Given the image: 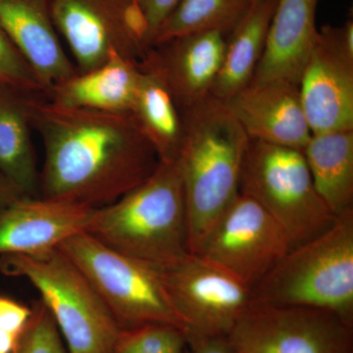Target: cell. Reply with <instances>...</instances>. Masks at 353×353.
<instances>
[{
	"mask_svg": "<svg viewBox=\"0 0 353 353\" xmlns=\"http://www.w3.org/2000/svg\"><path fill=\"white\" fill-rule=\"evenodd\" d=\"M311 134L353 130V21L318 31L299 80Z\"/></svg>",
	"mask_w": 353,
	"mask_h": 353,
	"instance_id": "12",
	"label": "cell"
},
{
	"mask_svg": "<svg viewBox=\"0 0 353 353\" xmlns=\"http://www.w3.org/2000/svg\"><path fill=\"white\" fill-rule=\"evenodd\" d=\"M123 254L162 267L190 252L178 163L159 161L152 175L118 201L94 208L85 230Z\"/></svg>",
	"mask_w": 353,
	"mask_h": 353,
	"instance_id": "3",
	"label": "cell"
},
{
	"mask_svg": "<svg viewBox=\"0 0 353 353\" xmlns=\"http://www.w3.org/2000/svg\"><path fill=\"white\" fill-rule=\"evenodd\" d=\"M0 26L36 71L50 94L51 88L76 75L50 14V0H0Z\"/></svg>",
	"mask_w": 353,
	"mask_h": 353,
	"instance_id": "16",
	"label": "cell"
},
{
	"mask_svg": "<svg viewBox=\"0 0 353 353\" xmlns=\"http://www.w3.org/2000/svg\"><path fill=\"white\" fill-rule=\"evenodd\" d=\"M132 114L159 161H176L183 141L180 110L168 90L143 71Z\"/></svg>",
	"mask_w": 353,
	"mask_h": 353,
	"instance_id": "22",
	"label": "cell"
},
{
	"mask_svg": "<svg viewBox=\"0 0 353 353\" xmlns=\"http://www.w3.org/2000/svg\"><path fill=\"white\" fill-rule=\"evenodd\" d=\"M94 208L61 199L25 196L0 212V255L43 254L85 232Z\"/></svg>",
	"mask_w": 353,
	"mask_h": 353,
	"instance_id": "14",
	"label": "cell"
},
{
	"mask_svg": "<svg viewBox=\"0 0 353 353\" xmlns=\"http://www.w3.org/2000/svg\"><path fill=\"white\" fill-rule=\"evenodd\" d=\"M192 341V352L190 353H236L230 345L226 336H194Z\"/></svg>",
	"mask_w": 353,
	"mask_h": 353,
	"instance_id": "29",
	"label": "cell"
},
{
	"mask_svg": "<svg viewBox=\"0 0 353 353\" xmlns=\"http://www.w3.org/2000/svg\"><path fill=\"white\" fill-rule=\"evenodd\" d=\"M276 0H253L227 36L224 58L211 95L226 101L252 83L266 44Z\"/></svg>",
	"mask_w": 353,
	"mask_h": 353,
	"instance_id": "19",
	"label": "cell"
},
{
	"mask_svg": "<svg viewBox=\"0 0 353 353\" xmlns=\"http://www.w3.org/2000/svg\"><path fill=\"white\" fill-rule=\"evenodd\" d=\"M250 304L324 309L353 315V209L328 230L292 248L252 289Z\"/></svg>",
	"mask_w": 353,
	"mask_h": 353,
	"instance_id": "4",
	"label": "cell"
},
{
	"mask_svg": "<svg viewBox=\"0 0 353 353\" xmlns=\"http://www.w3.org/2000/svg\"><path fill=\"white\" fill-rule=\"evenodd\" d=\"M141 71L138 63L113 55L101 66L78 73L51 88L48 99L69 108L132 112Z\"/></svg>",
	"mask_w": 353,
	"mask_h": 353,
	"instance_id": "18",
	"label": "cell"
},
{
	"mask_svg": "<svg viewBox=\"0 0 353 353\" xmlns=\"http://www.w3.org/2000/svg\"><path fill=\"white\" fill-rule=\"evenodd\" d=\"M134 2L148 24L152 46L158 30L176 6L179 0H134Z\"/></svg>",
	"mask_w": 353,
	"mask_h": 353,
	"instance_id": "28",
	"label": "cell"
},
{
	"mask_svg": "<svg viewBox=\"0 0 353 353\" xmlns=\"http://www.w3.org/2000/svg\"><path fill=\"white\" fill-rule=\"evenodd\" d=\"M318 194L336 216L353 209V130L312 134L303 150Z\"/></svg>",
	"mask_w": 353,
	"mask_h": 353,
	"instance_id": "21",
	"label": "cell"
},
{
	"mask_svg": "<svg viewBox=\"0 0 353 353\" xmlns=\"http://www.w3.org/2000/svg\"><path fill=\"white\" fill-rule=\"evenodd\" d=\"M227 34L208 32L153 44L138 65L170 92L179 110L211 95L219 73Z\"/></svg>",
	"mask_w": 353,
	"mask_h": 353,
	"instance_id": "13",
	"label": "cell"
},
{
	"mask_svg": "<svg viewBox=\"0 0 353 353\" xmlns=\"http://www.w3.org/2000/svg\"><path fill=\"white\" fill-rule=\"evenodd\" d=\"M226 338L236 353H348L350 323L324 309L250 304Z\"/></svg>",
	"mask_w": 353,
	"mask_h": 353,
	"instance_id": "10",
	"label": "cell"
},
{
	"mask_svg": "<svg viewBox=\"0 0 353 353\" xmlns=\"http://www.w3.org/2000/svg\"><path fill=\"white\" fill-rule=\"evenodd\" d=\"M224 103L250 139L303 150L312 134L299 85L250 83Z\"/></svg>",
	"mask_w": 353,
	"mask_h": 353,
	"instance_id": "15",
	"label": "cell"
},
{
	"mask_svg": "<svg viewBox=\"0 0 353 353\" xmlns=\"http://www.w3.org/2000/svg\"><path fill=\"white\" fill-rule=\"evenodd\" d=\"M320 0H276L264 52L252 83L285 82L299 85L318 34Z\"/></svg>",
	"mask_w": 353,
	"mask_h": 353,
	"instance_id": "17",
	"label": "cell"
},
{
	"mask_svg": "<svg viewBox=\"0 0 353 353\" xmlns=\"http://www.w3.org/2000/svg\"><path fill=\"white\" fill-rule=\"evenodd\" d=\"M19 336L0 330V353H13Z\"/></svg>",
	"mask_w": 353,
	"mask_h": 353,
	"instance_id": "31",
	"label": "cell"
},
{
	"mask_svg": "<svg viewBox=\"0 0 353 353\" xmlns=\"http://www.w3.org/2000/svg\"><path fill=\"white\" fill-rule=\"evenodd\" d=\"M183 141L176 163L187 211L189 250L196 253L221 215L240 194L246 132L212 95L181 109Z\"/></svg>",
	"mask_w": 353,
	"mask_h": 353,
	"instance_id": "2",
	"label": "cell"
},
{
	"mask_svg": "<svg viewBox=\"0 0 353 353\" xmlns=\"http://www.w3.org/2000/svg\"><path fill=\"white\" fill-rule=\"evenodd\" d=\"M25 196H29L17 183L0 171V212Z\"/></svg>",
	"mask_w": 353,
	"mask_h": 353,
	"instance_id": "30",
	"label": "cell"
},
{
	"mask_svg": "<svg viewBox=\"0 0 353 353\" xmlns=\"http://www.w3.org/2000/svg\"><path fill=\"white\" fill-rule=\"evenodd\" d=\"M37 94L0 83V171L29 196H36L39 185L30 113Z\"/></svg>",
	"mask_w": 353,
	"mask_h": 353,
	"instance_id": "20",
	"label": "cell"
},
{
	"mask_svg": "<svg viewBox=\"0 0 353 353\" xmlns=\"http://www.w3.org/2000/svg\"><path fill=\"white\" fill-rule=\"evenodd\" d=\"M32 309L10 297L0 296V330L20 336L32 316Z\"/></svg>",
	"mask_w": 353,
	"mask_h": 353,
	"instance_id": "27",
	"label": "cell"
},
{
	"mask_svg": "<svg viewBox=\"0 0 353 353\" xmlns=\"http://www.w3.org/2000/svg\"><path fill=\"white\" fill-rule=\"evenodd\" d=\"M13 353H67L52 316L43 303H36Z\"/></svg>",
	"mask_w": 353,
	"mask_h": 353,
	"instance_id": "24",
	"label": "cell"
},
{
	"mask_svg": "<svg viewBox=\"0 0 353 353\" xmlns=\"http://www.w3.org/2000/svg\"><path fill=\"white\" fill-rule=\"evenodd\" d=\"M0 83L44 94L46 88L19 48L0 26Z\"/></svg>",
	"mask_w": 353,
	"mask_h": 353,
	"instance_id": "25",
	"label": "cell"
},
{
	"mask_svg": "<svg viewBox=\"0 0 353 353\" xmlns=\"http://www.w3.org/2000/svg\"><path fill=\"white\" fill-rule=\"evenodd\" d=\"M97 290L123 330L150 324L187 329L157 269L104 245L87 232L58 246Z\"/></svg>",
	"mask_w": 353,
	"mask_h": 353,
	"instance_id": "7",
	"label": "cell"
},
{
	"mask_svg": "<svg viewBox=\"0 0 353 353\" xmlns=\"http://www.w3.org/2000/svg\"><path fill=\"white\" fill-rule=\"evenodd\" d=\"M240 194L259 202L283 228L292 248L324 233L339 217L318 194L303 150L288 146L250 139Z\"/></svg>",
	"mask_w": 353,
	"mask_h": 353,
	"instance_id": "6",
	"label": "cell"
},
{
	"mask_svg": "<svg viewBox=\"0 0 353 353\" xmlns=\"http://www.w3.org/2000/svg\"><path fill=\"white\" fill-rule=\"evenodd\" d=\"M120 339L141 353H183L187 341L180 329L163 324L123 330Z\"/></svg>",
	"mask_w": 353,
	"mask_h": 353,
	"instance_id": "26",
	"label": "cell"
},
{
	"mask_svg": "<svg viewBox=\"0 0 353 353\" xmlns=\"http://www.w3.org/2000/svg\"><path fill=\"white\" fill-rule=\"evenodd\" d=\"M50 14L78 73L115 54L139 63L150 48L148 24L134 0H50Z\"/></svg>",
	"mask_w": 353,
	"mask_h": 353,
	"instance_id": "8",
	"label": "cell"
},
{
	"mask_svg": "<svg viewBox=\"0 0 353 353\" xmlns=\"http://www.w3.org/2000/svg\"><path fill=\"white\" fill-rule=\"evenodd\" d=\"M114 353H141L137 350L136 348L131 347V345H128V343H124L119 338V341H118L117 345H116L115 350H114Z\"/></svg>",
	"mask_w": 353,
	"mask_h": 353,
	"instance_id": "32",
	"label": "cell"
},
{
	"mask_svg": "<svg viewBox=\"0 0 353 353\" xmlns=\"http://www.w3.org/2000/svg\"><path fill=\"white\" fill-rule=\"evenodd\" d=\"M188 339L226 336L239 316L250 305L252 290L199 255L155 267Z\"/></svg>",
	"mask_w": 353,
	"mask_h": 353,
	"instance_id": "11",
	"label": "cell"
},
{
	"mask_svg": "<svg viewBox=\"0 0 353 353\" xmlns=\"http://www.w3.org/2000/svg\"><path fill=\"white\" fill-rule=\"evenodd\" d=\"M245 0H179L158 30L152 44L208 32L229 34L245 15Z\"/></svg>",
	"mask_w": 353,
	"mask_h": 353,
	"instance_id": "23",
	"label": "cell"
},
{
	"mask_svg": "<svg viewBox=\"0 0 353 353\" xmlns=\"http://www.w3.org/2000/svg\"><path fill=\"white\" fill-rule=\"evenodd\" d=\"M245 1L252 2L253 0H245Z\"/></svg>",
	"mask_w": 353,
	"mask_h": 353,
	"instance_id": "33",
	"label": "cell"
},
{
	"mask_svg": "<svg viewBox=\"0 0 353 353\" xmlns=\"http://www.w3.org/2000/svg\"><path fill=\"white\" fill-rule=\"evenodd\" d=\"M30 113L44 148L41 197L102 208L145 182L159 164L132 112L69 108L37 94Z\"/></svg>",
	"mask_w": 353,
	"mask_h": 353,
	"instance_id": "1",
	"label": "cell"
},
{
	"mask_svg": "<svg viewBox=\"0 0 353 353\" xmlns=\"http://www.w3.org/2000/svg\"><path fill=\"white\" fill-rule=\"evenodd\" d=\"M292 248L283 228L259 202L239 194L194 254L252 290Z\"/></svg>",
	"mask_w": 353,
	"mask_h": 353,
	"instance_id": "9",
	"label": "cell"
},
{
	"mask_svg": "<svg viewBox=\"0 0 353 353\" xmlns=\"http://www.w3.org/2000/svg\"><path fill=\"white\" fill-rule=\"evenodd\" d=\"M0 272L36 288L70 353H114L123 329L90 281L58 248L34 256L0 255Z\"/></svg>",
	"mask_w": 353,
	"mask_h": 353,
	"instance_id": "5",
	"label": "cell"
}]
</instances>
